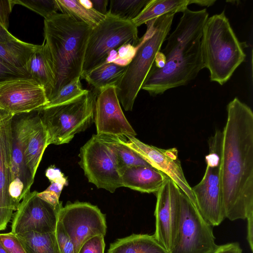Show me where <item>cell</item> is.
Returning a JSON list of instances; mask_svg holds the SVG:
<instances>
[{
  "label": "cell",
  "mask_w": 253,
  "mask_h": 253,
  "mask_svg": "<svg viewBox=\"0 0 253 253\" xmlns=\"http://www.w3.org/2000/svg\"><path fill=\"white\" fill-rule=\"evenodd\" d=\"M227 112L220 178L225 217L234 221L253 213V113L237 97L228 104Z\"/></svg>",
  "instance_id": "6da1fadb"
},
{
  "label": "cell",
  "mask_w": 253,
  "mask_h": 253,
  "mask_svg": "<svg viewBox=\"0 0 253 253\" xmlns=\"http://www.w3.org/2000/svg\"><path fill=\"white\" fill-rule=\"evenodd\" d=\"M208 17L206 9L193 11L187 8L182 12L161 51L166 59L165 66L158 68L153 65L141 89L155 96L186 85L197 76L205 68L201 40Z\"/></svg>",
  "instance_id": "7a4b0ae2"
},
{
  "label": "cell",
  "mask_w": 253,
  "mask_h": 253,
  "mask_svg": "<svg viewBox=\"0 0 253 253\" xmlns=\"http://www.w3.org/2000/svg\"><path fill=\"white\" fill-rule=\"evenodd\" d=\"M92 29L67 14L57 12L44 19V42L50 53L55 75V86L48 102L63 86L81 76Z\"/></svg>",
  "instance_id": "3957f363"
},
{
  "label": "cell",
  "mask_w": 253,
  "mask_h": 253,
  "mask_svg": "<svg viewBox=\"0 0 253 253\" xmlns=\"http://www.w3.org/2000/svg\"><path fill=\"white\" fill-rule=\"evenodd\" d=\"M201 46L211 81L220 85L230 79L246 56L224 11L208 18L203 29Z\"/></svg>",
  "instance_id": "277c9868"
},
{
  "label": "cell",
  "mask_w": 253,
  "mask_h": 253,
  "mask_svg": "<svg viewBox=\"0 0 253 253\" xmlns=\"http://www.w3.org/2000/svg\"><path fill=\"white\" fill-rule=\"evenodd\" d=\"M175 14L169 12L145 23L147 31L140 39L135 54L116 87L117 97L125 111L132 110L155 56L169 33Z\"/></svg>",
  "instance_id": "5b68a950"
},
{
  "label": "cell",
  "mask_w": 253,
  "mask_h": 253,
  "mask_svg": "<svg viewBox=\"0 0 253 253\" xmlns=\"http://www.w3.org/2000/svg\"><path fill=\"white\" fill-rule=\"evenodd\" d=\"M97 94L89 90L71 101L38 110L46 132L48 145L68 143L76 134L90 126L94 120Z\"/></svg>",
  "instance_id": "8992f818"
},
{
  "label": "cell",
  "mask_w": 253,
  "mask_h": 253,
  "mask_svg": "<svg viewBox=\"0 0 253 253\" xmlns=\"http://www.w3.org/2000/svg\"><path fill=\"white\" fill-rule=\"evenodd\" d=\"M140 42L137 27L132 21L122 19L107 12L105 20L92 29L81 76L105 63L112 50H117L126 44L136 46Z\"/></svg>",
  "instance_id": "52a82bcc"
},
{
  "label": "cell",
  "mask_w": 253,
  "mask_h": 253,
  "mask_svg": "<svg viewBox=\"0 0 253 253\" xmlns=\"http://www.w3.org/2000/svg\"><path fill=\"white\" fill-rule=\"evenodd\" d=\"M221 134L220 130H216L209 139L205 174L200 182L191 187L198 211L213 226L219 225L225 218L220 178Z\"/></svg>",
  "instance_id": "ba28073f"
},
{
  "label": "cell",
  "mask_w": 253,
  "mask_h": 253,
  "mask_svg": "<svg viewBox=\"0 0 253 253\" xmlns=\"http://www.w3.org/2000/svg\"><path fill=\"white\" fill-rule=\"evenodd\" d=\"M79 162L88 181L114 193L122 187L116 155L103 135L93 134L81 148Z\"/></svg>",
  "instance_id": "9c48e42d"
},
{
  "label": "cell",
  "mask_w": 253,
  "mask_h": 253,
  "mask_svg": "<svg viewBox=\"0 0 253 253\" xmlns=\"http://www.w3.org/2000/svg\"><path fill=\"white\" fill-rule=\"evenodd\" d=\"M177 240L170 253H212L217 248L211 226L180 189Z\"/></svg>",
  "instance_id": "30bf717a"
},
{
  "label": "cell",
  "mask_w": 253,
  "mask_h": 253,
  "mask_svg": "<svg viewBox=\"0 0 253 253\" xmlns=\"http://www.w3.org/2000/svg\"><path fill=\"white\" fill-rule=\"evenodd\" d=\"M38 110L15 114L11 121V182L9 194L17 209L25 195L30 192L34 177L27 167L25 145Z\"/></svg>",
  "instance_id": "8fae6325"
},
{
  "label": "cell",
  "mask_w": 253,
  "mask_h": 253,
  "mask_svg": "<svg viewBox=\"0 0 253 253\" xmlns=\"http://www.w3.org/2000/svg\"><path fill=\"white\" fill-rule=\"evenodd\" d=\"M58 220L74 243L77 253L86 240L106 233L105 215L88 203H68L60 209Z\"/></svg>",
  "instance_id": "7c38bea8"
},
{
  "label": "cell",
  "mask_w": 253,
  "mask_h": 253,
  "mask_svg": "<svg viewBox=\"0 0 253 253\" xmlns=\"http://www.w3.org/2000/svg\"><path fill=\"white\" fill-rule=\"evenodd\" d=\"M180 191L178 186L169 177L156 193V228L154 235L169 253L177 240L180 214Z\"/></svg>",
  "instance_id": "4fadbf2b"
},
{
  "label": "cell",
  "mask_w": 253,
  "mask_h": 253,
  "mask_svg": "<svg viewBox=\"0 0 253 253\" xmlns=\"http://www.w3.org/2000/svg\"><path fill=\"white\" fill-rule=\"evenodd\" d=\"M37 193L36 191L29 192L19 203L11 225V232L15 235L55 231L58 212L62 205L55 208L40 198Z\"/></svg>",
  "instance_id": "5bb4252c"
},
{
  "label": "cell",
  "mask_w": 253,
  "mask_h": 253,
  "mask_svg": "<svg viewBox=\"0 0 253 253\" xmlns=\"http://www.w3.org/2000/svg\"><path fill=\"white\" fill-rule=\"evenodd\" d=\"M119 137L124 144L135 152L150 166L169 177L196 205L191 187L184 176L176 148H159L145 144L134 136Z\"/></svg>",
  "instance_id": "9a60e30c"
},
{
  "label": "cell",
  "mask_w": 253,
  "mask_h": 253,
  "mask_svg": "<svg viewBox=\"0 0 253 253\" xmlns=\"http://www.w3.org/2000/svg\"><path fill=\"white\" fill-rule=\"evenodd\" d=\"M48 103L43 86L32 79L0 83V109L12 115L39 110Z\"/></svg>",
  "instance_id": "2e32d148"
},
{
  "label": "cell",
  "mask_w": 253,
  "mask_h": 253,
  "mask_svg": "<svg viewBox=\"0 0 253 253\" xmlns=\"http://www.w3.org/2000/svg\"><path fill=\"white\" fill-rule=\"evenodd\" d=\"M93 122L97 135H136L122 111L115 86H109L97 93Z\"/></svg>",
  "instance_id": "e0dca14e"
},
{
  "label": "cell",
  "mask_w": 253,
  "mask_h": 253,
  "mask_svg": "<svg viewBox=\"0 0 253 253\" xmlns=\"http://www.w3.org/2000/svg\"><path fill=\"white\" fill-rule=\"evenodd\" d=\"M12 115L0 109V231L17 210L9 194L11 182V121Z\"/></svg>",
  "instance_id": "ac0fdd59"
},
{
  "label": "cell",
  "mask_w": 253,
  "mask_h": 253,
  "mask_svg": "<svg viewBox=\"0 0 253 253\" xmlns=\"http://www.w3.org/2000/svg\"><path fill=\"white\" fill-rule=\"evenodd\" d=\"M168 178L151 166H143L128 168L121 175L122 187L146 193H156Z\"/></svg>",
  "instance_id": "d6986e66"
},
{
  "label": "cell",
  "mask_w": 253,
  "mask_h": 253,
  "mask_svg": "<svg viewBox=\"0 0 253 253\" xmlns=\"http://www.w3.org/2000/svg\"><path fill=\"white\" fill-rule=\"evenodd\" d=\"M27 70L32 79L43 86L48 100L55 86V75L50 53L44 42L30 58Z\"/></svg>",
  "instance_id": "ffe728a7"
},
{
  "label": "cell",
  "mask_w": 253,
  "mask_h": 253,
  "mask_svg": "<svg viewBox=\"0 0 253 253\" xmlns=\"http://www.w3.org/2000/svg\"><path fill=\"white\" fill-rule=\"evenodd\" d=\"M38 46L39 45L22 42L16 37L5 42H0V61L29 75L27 70V63Z\"/></svg>",
  "instance_id": "44dd1931"
},
{
  "label": "cell",
  "mask_w": 253,
  "mask_h": 253,
  "mask_svg": "<svg viewBox=\"0 0 253 253\" xmlns=\"http://www.w3.org/2000/svg\"><path fill=\"white\" fill-rule=\"evenodd\" d=\"M107 253H169L154 234H135L118 239L110 244Z\"/></svg>",
  "instance_id": "7402d4cb"
},
{
  "label": "cell",
  "mask_w": 253,
  "mask_h": 253,
  "mask_svg": "<svg viewBox=\"0 0 253 253\" xmlns=\"http://www.w3.org/2000/svg\"><path fill=\"white\" fill-rule=\"evenodd\" d=\"M46 132L38 113L29 133L25 145V159L27 168L34 177L42 160L47 143Z\"/></svg>",
  "instance_id": "603a6c76"
},
{
  "label": "cell",
  "mask_w": 253,
  "mask_h": 253,
  "mask_svg": "<svg viewBox=\"0 0 253 253\" xmlns=\"http://www.w3.org/2000/svg\"><path fill=\"white\" fill-rule=\"evenodd\" d=\"M126 66H122L114 63H104L81 77L93 87L97 93L110 86L118 84Z\"/></svg>",
  "instance_id": "cb8c5ba5"
},
{
  "label": "cell",
  "mask_w": 253,
  "mask_h": 253,
  "mask_svg": "<svg viewBox=\"0 0 253 253\" xmlns=\"http://www.w3.org/2000/svg\"><path fill=\"white\" fill-rule=\"evenodd\" d=\"M191 4L192 0H150L132 22L138 27L168 13L182 12Z\"/></svg>",
  "instance_id": "d4e9b609"
},
{
  "label": "cell",
  "mask_w": 253,
  "mask_h": 253,
  "mask_svg": "<svg viewBox=\"0 0 253 253\" xmlns=\"http://www.w3.org/2000/svg\"><path fill=\"white\" fill-rule=\"evenodd\" d=\"M16 235L27 253H61L55 232H29Z\"/></svg>",
  "instance_id": "484cf974"
},
{
  "label": "cell",
  "mask_w": 253,
  "mask_h": 253,
  "mask_svg": "<svg viewBox=\"0 0 253 253\" xmlns=\"http://www.w3.org/2000/svg\"><path fill=\"white\" fill-rule=\"evenodd\" d=\"M59 10L62 13L71 15L76 20L83 22L92 29L103 21L106 15L101 14L93 8L82 5L79 0H56Z\"/></svg>",
  "instance_id": "4316f807"
},
{
  "label": "cell",
  "mask_w": 253,
  "mask_h": 253,
  "mask_svg": "<svg viewBox=\"0 0 253 253\" xmlns=\"http://www.w3.org/2000/svg\"><path fill=\"white\" fill-rule=\"evenodd\" d=\"M104 135L112 146L116 155L120 172L134 166H151L135 152L124 144L120 137L112 135Z\"/></svg>",
  "instance_id": "83f0119b"
},
{
  "label": "cell",
  "mask_w": 253,
  "mask_h": 253,
  "mask_svg": "<svg viewBox=\"0 0 253 253\" xmlns=\"http://www.w3.org/2000/svg\"><path fill=\"white\" fill-rule=\"evenodd\" d=\"M150 0H111L110 14L122 19L132 21L141 12Z\"/></svg>",
  "instance_id": "f1b7e54d"
},
{
  "label": "cell",
  "mask_w": 253,
  "mask_h": 253,
  "mask_svg": "<svg viewBox=\"0 0 253 253\" xmlns=\"http://www.w3.org/2000/svg\"><path fill=\"white\" fill-rule=\"evenodd\" d=\"M80 78V76L77 77L63 86L45 107L61 104L87 93L89 90L82 88Z\"/></svg>",
  "instance_id": "f546056e"
},
{
  "label": "cell",
  "mask_w": 253,
  "mask_h": 253,
  "mask_svg": "<svg viewBox=\"0 0 253 253\" xmlns=\"http://www.w3.org/2000/svg\"><path fill=\"white\" fill-rule=\"evenodd\" d=\"M13 4H20L39 14L44 19L57 13L56 0H12Z\"/></svg>",
  "instance_id": "4dcf8cb0"
},
{
  "label": "cell",
  "mask_w": 253,
  "mask_h": 253,
  "mask_svg": "<svg viewBox=\"0 0 253 253\" xmlns=\"http://www.w3.org/2000/svg\"><path fill=\"white\" fill-rule=\"evenodd\" d=\"M55 233L61 253H77L74 243L58 220Z\"/></svg>",
  "instance_id": "1f68e13d"
},
{
  "label": "cell",
  "mask_w": 253,
  "mask_h": 253,
  "mask_svg": "<svg viewBox=\"0 0 253 253\" xmlns=\"http://www.w3.org/2000/svg\"><path fill=\"white\" fill-rule=\"evenodd\" d=\"M104 237L97 235L89 238L84 243L78 253H104Z\"/></svg>",
  "instance_id": "d6a6232c"
},
{
  "label": "cell",
  "mask_w": 253,
  "mask_h": 253,
  "mask_svg": "<svg viewBox=\"0 0 253 253\" xmlns=\"http://www.w3.org/2000/svg\"><path fill=\"white\" fill-rule=\"evenodd\" d=\"M0 240L8 253H27L16 235L11 232L0 233Z\"/></svg>",
  "instance_id": "836d02e7"
},
{
  "label": "cell",
  "mask_w": 253,
  "mask_h": 253,
  "mask_svg": "<svg viewBox=\"0 0 253 253\" xmlns=\"http://www.w3.org/2000/svg\"><path fill=\"white\" fill-rule=\"evenodd\" d=\"M137 46L126 44L120 47L117 50L118 56L113 63L122 66H126L134 57Z\"/></svg>",
  "instance_id": "e575fe53"
},
{
  "label": "cell",
  "mask_w": 253,
  "mask_h": 253,
  "mask_svg": "<svg viewBox=\"0 0 253 253\" xmlns=\"http://www.w3.org/2000/svg\"><path fill=\"white\" fill-rule=\"evenodd\" d=\"M23 78L31 79L28 74L7 66L0 61V83Z\"/></svg>",
  "instance_id": "d590c367"
},
{
  "label": "cell",
  "mask_w": 253,
  "mask_h": 253,
  "mask_svg": "<svg viewBox=\"0 0 253 253\" xmlns=\"http://www.w3.org/2000/svg\"><path fill=\"white\" fill-rule=\"evenodd\" d=\"M14 5L12 0H0V24L7 30L9 16Z\"/></svg>",
  "instance_id": "8d00e7d4"
},
{
  "label": "cell",
  "mask_w": 253,
  "mask_h": 253,
  "mask_svg": "<svg viewBox=\"0 0 253 253\" xmlns=\"http://www.w3.org/2000/svg\"><path fill=\"white\" fill-rule=\"evenodd\" d=\"M212 253H242V250L237 242L218 245Z\"/></svg>",
  "instance_id": "74e56055"
},
{
  "label": "cell",
  "mask_w": 253,
  "mask_h": 253,
  "mask_svg": "<svg viewBox=\"0 0 253 253\" xmlns=\"http://www.w3.org/2000/svg\"><path fill=\"white\" fill-rule=\"evenodd\" d=\"M37 195L40 198L55 208L59 207L62 205V202L59 201V197L46 190L40 193L38 192Z\"/></svg>",
  "instance_id": "f35d334b"
},
{
  "label": "cell",
  "mask_w": 253,
  "mask_h": 253,
  "mask_svg": "<svg viewBox=\"0 0 253 253\" xmlns=\"http://www.w3.org/2000/svg\"><path fill=\"white\" fill-rule=\"evenodd\" d=\"M45 175L50 181H60L67 183V179L59 169L54 167H49L46 170Z\"/></svg>",
  "instance_id": "ab89813d"
},
{
  "label": "cell",
  "mask_w": 253,
  "mask_h": 253,
  "mask_svg": "<svg viewBox=\"0 0 253 253\" xmlns=\"http://www.w3.org/2000/svg\"><path fill=\"white\" fill-rule=\"evenodd\" d=\"M90 1L93 9L103 15L106 14L108 0H90Z\"/></svg>",
  "instance_id": "60d3db41"
},
{
  "label": "cell",
  "mask_w": 253,
  "mask_h": 253,
  "mask_svg": "<svg viewBox=\"0 0 253 253\" xmlns=\"http://www.w3.org/2000/svg\"><path fill=\"white\" fill-rule=\"evenodd\" d=\"M247 219V239L250 249L253 251V213L250 215Z\"/></svg>",
  "instance_id": "b9f144b4"
},
{
  "label": "cell",
  "mask_w": 253,
  "mask_h": 253,
  "mask_svg": "<svg viewBox=\"0 0 253 253\" xmlns=\"http://www.w3.org/2000/svg\"><path fill=\"white\" fill-rule=\"evenodd\" d=\"M15 38L8 32V30L0 24V42H4Z\"/></svg>",
  "instance_id": "7bdbcfd3"
},
{
  "label": "cell",
  "mask_w": 253,
  "mask_h": 253,
  "mask_svg": "<svg viewBox=\"0 0 253 253\" xmlns=\"http://www.w3.org/2000/svg\"><path fill=\"white\" fill-rule=\"evenodd\" d=\"M166 59L163 53L159 51L155 56L153 65L158 68H163L165 64Z\"/></svg>",
  "instance_id": "ee69618b"
},
{
  "label": "cell",
  "mask_w": 253,
  "mask_h": 253,
  "mask_svg": "<svg viewBox=\"0 0 253 253\" xmlns=\"http://www.w3.org/2000/svg\"><path fill=\"white\" fill-rule=\"evenodd\" d=\"M215 1V0H192V4L209 7L214 4Z\"/></svg>",
  "instance_id": "f6af8a7d"
},
{
  "label": "cell",
  "mask_w": 253,
  "mask_h": 253,
  "mask_svg": "<svg viewBox=\"0 0 253 253\" xmlns=\"http://www.w3.org/2000/svg\"><path fill=\"white\" fill-rule=\"evenodd\" d=\"M80 3L83 5L84 6H85L86 8H92V3L90 1V0H79Z\"/></svg>",
  "instance_id": "bcb514c9"
},
{
  "label": "cell",
  "mask_w": 253,
  "mask_h": 253,
  "mask_svg": "<svg viewBox=\"0 0 253 253\" xmlns=\"http://www.w3.org/2000/svg\"><path fill=\"white\" fill-rule=\"evenodd\" d=\"M0 253H8L0 240Z\"/></svg>",
  "instance_id": "7dc6e473"
}]
</instances>
